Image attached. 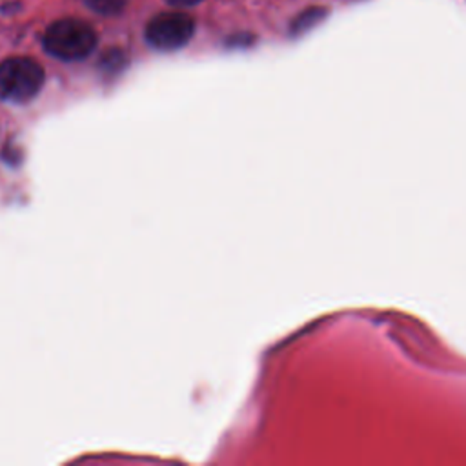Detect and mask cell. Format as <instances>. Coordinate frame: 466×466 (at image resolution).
<instances>
[{
  "label": "cell",
  "instance_id": "obj_1",
  "mask_svg": "<svg viewBox=\"0 0 466 466\" xmlns=\"http://www.w3.org/2000/svg\"><path fill=\"white\" fill-rule=\"evenodd\" d=\"M97 46V33L77 19L54 22L44 33V48L61 61H82Z\"/></svg>",
  "mask_w": 466,
  "mask_h": 466
},
{
  "label": "cell",
  "instance_id": "obj_3",
  "mask_svg": "<svg viewBox=\"0 0 466 466\" xmlns=\"http://www.w3.org/2000/svg\"><path fill=\"white\" fill-rule=\"evenodd\" d=\"M196 22L190 15L170 12L161 13L148 22L146 40L159 52H175L192 40Z\"/></svg>",
  "mask_w": 466,
  "mask_h": 466
},
{
  "label": "cell",
  "instance_id": "obj_4",
  "mask_svg": "<svg viewBox=\"0 0 466 466\" xmlns=\"http://www.w3.org/2000/svg\"><path fill=\"white\" fill-rule=\"evenodd\" d=\"M89 10H93L96 13L101 15H119L126 4L128 0H84Z\"/></svg>",
  "mask_w": 466,
  "mask_h": 466
},
{
  "label": "cell",
  "instance_id": "obj_6",
  "mask_svg": "<svg viewBox=\"0 0 466 466\" xmlns=\"http://www.w3.org/2000/svg\"><path fill=\"white\" fill-rule=\"evenodd\" d=\"M168 4L175 6V8H190V6H197L203 0H166Z\"/></svg>",
  "mask_w": 466,
  "mask_h": 466
},
{
  "label": "cell",
  "instance_id": "obj_5",
  "mask_svg": "<svg viewBox=\"0 0 466 466\" xmlns=\"http://www.w3.org/2000/svg\"><path fill=\"white\" fill-rule=\"evenodd\" d=\"M320 17H322V12H319V10H310V12L303 13V17L295 22V29H297V31H303V29L310 28L312 24H315Z\"/></svg>",
  "mask_w": 466,
  "mask_h": 466
},
{
  "label": "cell",
  "instance_id": "obj_2",
  "mask_svg": "<svg viewBox=\"0 0 466 466\" xmlns=\"http://www.w3.org/2000/svg\"><path fill=\"white\" fill-rule=\"evenodd\" d=\"M44 86V70L28 57H13L0 64V99L24 104Z\"/></svg>",
  "mask_w": 466,
  "mask_h": 466
}]
</instances>
